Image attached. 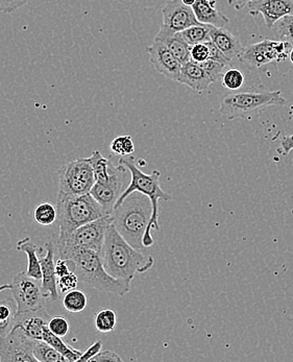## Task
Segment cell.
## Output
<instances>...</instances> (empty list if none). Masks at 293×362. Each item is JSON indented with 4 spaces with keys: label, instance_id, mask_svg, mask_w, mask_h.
I'll use <instances>...</instances> for the list:
<instances>
[{
    "label": "cell",
    "instance_id": "6da1fadb",
    "mask_svg": "<svg viewBox=\"0 0 293 362\" xmlns=\"http://www.w3.org/2000/svg\"><path fill=\"white\" fill-rule=\"evenodd\" d=\"M100 258L104 269L114 278L132 282L137 274L150 271L155 264L152 256L133 247L118 233L113 223L109 226L104 237Z\"/></svg>",
    "mask_w": 293,
    "mask_h": 362
},
{
    "label": "cell",
    "instance_id": "7a4b0ae2",
    "mask_svg": "<svg viewBox=\"0 0 293 362\" xmlns=\"http://www.w3.org/2000/svg\"><path fill=\"white\" fill-rule=\"evenodd\" d=\"M66 259L71 271L80 281L87 283L100 293L124 297L131 291L130 281L114 278L104 269L100 253L86 249H71L60 253Z\"/></svg>",
    "mask_w": 293,
    "mask_h": 362
},
{
    "label": "cell",
    "instance_id": "3957f363",
    "mask_svg": "<svg viewBox=\"0 0 293 362\" xmlns=\"http://www.w3.org/2000/svg\"><path fill=\"white\" fill-rule=\"evenodd\" d=\"M153 205L150 197L143 193L135 192L114 208L112 223L118 233L121 235L133 247L143 252V237L152 219Z\"/></svg>",
    "mask_w": 293,
    "mask_h": 362
},
{
    "label": "cell",
    "instance_id": "277c9868",
    "mask_svg": "<svg viewBox=\"0 0 293 362\" xmlns=\"http://www.w3.org/2000/svg\"><path fill=\"white\" fill-rule=\"evenodd\" d=\"M119 164L126 166L130 171L131 181L128 183V187L126 188L121 197L118 199L116 203L115 208L124 202L126 197H128L131 193L138 192L143 193L146 197H150V202L153 205V214L152 219H150V225H148V230L143 237V245L145 247H152L155 243L154 238H153V230L159 231V202H169L172 201V195L168 194L164 192L161 188L160 184V179H161V173L159 170H153L152 173H143L140 170L138 166L137 160L132 155L122 157L119 160Z\"/></svg>",
    "mask_w": 293,
    "mask_h": 362
},
{
    "label": "cell",
    "instance_id": "5b68a950",
    "mask_svg": "<svg viewBox=\"0 0 293 362\" xmlns=\"http://www.w3.org/2000/svg\"><path fill=\"white\" fill-rule=\"evenodd\" d=\"M58 237L76 231L78 228L109 215L92 197L91 193L83 195H65L58 193Z\"/></svg>",
    "mask_w": 293,
    "mask_h": 362
},
{
    "label": "cell",
    "instance_id": "8992f818",
    "mask_svg": "<svg viewBox=\"0 0 293 362\" xmlns=\"http://www.w3.org/2000/svg\"><path fill=\"white\" fill-rule=\"evenodd\" d=\"M281 91H249L229 93L220 104V112L229 120L249 119L268 107L285 106Z\"/></svg>",
    "mask_w": 293,
    "mask_h": 362
},
{
    "label": "cell",
    "instance_id": "52a82bcc",
    "mask_svg": "<svg viewBox=\"0 0 293 362\" xmlns=\"http://www.w3.org/2000/svg\"><path fill=\"white\" fill-rule=\"evenodd\" d=\"M112 216L106 215L96 221L78 228L66 236L56 237V245L59 254L71 249H86L100 254Z\"/></svg>",
    "mask_w": 293,
    "mask_h": 362
},
{
    "label": "cell",
    "instance_id": "ba28073f",
    "mask_svg": "<svg viewBox=\"0 0 293 362\" xmlns=\"http://www.w3.org/2000/svg\"><path fill=\"white\" fill-rule=\"evenodd\" d=\"M59 192L65 195L90 193L95 175L89 158H80L63 165L58 170Z\"/></svg>",
    "mask_w": 293,
    "mask_h": 362
},
{
    "label": "cell",
    "instance_id": "9c48e42d",
    "mask_svg": "<svg viewBox=\"0 0 293 362\" xmlns=\"http://www.w3.org/2000/svg\"><path fill=\"white\" fill-rule=\"evenodd\" d=\"M292 47V44L289 41L265 39L246 47L239 61L251 67L257 68L273 63L283 62L289 58V52Z\"/></svg>",
    "mask_w": 293,
    "mask_h": 362
},
{
    "label": "cell",
    "instance_id": "30bf717a",
    "mask_svg": "<svg viewBox=\"0 0 293 362\" xmlns=\"http://www.w3.org/2000/svg\"><path fill=\"white\" fill-rule=\"evenodd\" d=\"M11 291L18 313L40 308L44 304L41 281L30 277L26 272H19L14 276L11 283Z\"/></svg>",
    "mask_w": 293,
    "mask_h": 362
},
{
    "label": "cell",
    "instance_id": "8fae6325",
    "mask_svg": "<svg viewBox=\"0 0 293 362\" xmlns=\"http://www.w3.org/2000/svg\"><path fill=\"white\" fill-rule=\"evenodd\" d=\"M128 173V168L119 164L117 168H114L112 175L108 181L104 183L95 182L92 187V197L104 208L107 214H112L116 203L126 190V177Z\"/></svg>",
    "mask_w": 293,
    "mask_h": 362
},
{
    "label": "cell",
    "instance_id": "7c38bea8",
    "mask_svg": "<svg viewBox=\"0 0 293 362\" xmlns=\"http://www.w3.org/2000/svg\"><path fill=\"white\" fill-rule=\"evenodd\" d=\"M34 339L21 329L14 328L6 337H0V361L38 362L32 352Z\"/></svg>",
    "mask_w": 293,
    "mask_h": 362
},
{
    "label": "cell",
    "instance_id": "4fadbf2b",
    "mask_svg": "<svg viewBox=\"0 0 293 362\" xmlns=\"http://www.w3.org/2000/svg\"><path fill=\"white\" fill-rule=\"evenodd\" d=\"M162 25L174 32H183L190 26L202 24L196 19L192 6H186L181 0H169L166 2L162 8Z\"/></svg>",
    "mask_w": 293,
    "mask_h": 362
},
{
    "label": "cell",
    "instance_id": "5bb4252c",
    "mask_svg": "<svg viewBox=\"0 0 293 362\" xmlns=\"http://www.w3.org/2000/svg\"><path fill=\"white\" fill-rule=\"evenodd\" d=\"M249 14L261 15L268 28L287 15L293 14V0H251L248 4Z\"/></svg>",
    "mask_w": 293,
    "mask_h": 362
},
{
    "label": "cell",
    "instance_id": "9a60e30c",
    "mask_svg": "<svg viewBox=\"0 0 293 362\" xmlns=\"http://www.w3.org/2000/svg\"><path fill=\"white\" fill-rule=\"evenodd\" d=\"M146 52L150 54V63L159 74L174 82H178L181 63L163 43L154 40V42L146 47Z\"/></svg>",
    "mask_w": 293,
    "mask_h": 362
},
{
    "label": "cell",
    "instance_id": "2e32d148",
    "mask_svg": "<svg viewBox=\"0 0 293 362\" xmlns=\"http://www.w3.org/2000/svg\"><path fill=\"white\" fill-rule=\"evenodd\" d=\"M50 319L52 317L48 315L44 306L32 310L17 313L14 328L21 329L30 339L43 341V335Z\"/></svg>",
    "mask_w": 293,
    "mask_h": 362
},
{
    "label": "cell",
    "instance_id": "e0dca14e",
    "mask_svg": "<svg viewBox=\"0 0 293 362\" xmlns=\"http://www.w3.org/2000/svg\"><path fill=\"white\" fill-rule=\"evenodd\" d=\"M46 253L44 256H40L41 269H42V280H41V288H42L43 297L50 300H58V277L56 274V260H54V247L56 240L50 239L45 243Z\"/></svg>",
    "mask_w": 293,
    "mask_h": 362
},
{
    "label": "cell",
    "instance_id": "ac0fdd59",
    "mask_svg": "<svg viewBox=\"0 0 293 362\" xmlns=\"http://www.w3.org/2000/svg\"><path fill=\"white\" fill-rule=\"evenodd\" d=\"M214 82L215 81L210 76L209 72L205 70L202 63H196L190 60L181 65L178 83L191 88L193 91L202 93Z\"/></svg>",
    "mask_w": 293,
    "mask_h": 362
},
{
    "label": "cell",
    "instance_id": "d6986e66",
    "mask_svg": "<svg viewBox=\"0 0 293 362\" xmlns=\"http://www.w3.org/2000/svg\"><path fill=\"white\" fill-rule=\"evenodd\" d=\"M210 38L232 63L233 61L239 60L246 49L239 39L225 28H216V26L211 25Z\"/></svg>",
    "mask_w": 293,
    "mask_h": 362
},
{
    "label": "cell",
    "instance_id": "ffe728a7",
    "mask_svg": "<svg viewBox=\"0 0 293 362\" xmlns=\"http://www.w3.org/2000/svg\"><path fill=\"white\" fill-rule=\"evenodd\" d=\"M155 40L163 43L180 61L181 65L191 60V46L186 42L181 32H174L166 26L161 25Z\"/></svg>",
    "mask_w": 293,
    "mask_h": 362
},
{
    "label": "cell",
    "instance_id": "44dd1931",
    "mask_svg": "<svg viewBox=\"0 0 293 362\" xmlns=\"http://www.w3.org/2000/svg\"><path fill=\"white\" fill-rule=\"evenodd\" d=\"M192 8L200 23L216 28H226L229 23L226 15L216 8V0H196Z\"/></svg>",
    "mask_w": 293,
    "mask_h": 362
},
{
    "label": "cell",
    "instance_id": "7402d4cb",
    "mask_svg": "<svg viewBox=\"0 0 293 362\" xmlns=\"http://www.w3.org/2000/svg\"><path fill=\"white\" fill-rule=\"evenodd\" d=\"M16 249L19 252H23L28 256V269L26 274L30 277L37 279V280H42V269H41L40 257L38 254L40 249L37 247L35 243H32L30 237L21 239L17 243Z\"/></svg>",
    "mask_w": 293,
    "mask_h": 362
},
{
    "label": "cell",
    "instance_id": "603a6c76",
    "mask_svg": "<svg viewBox=\"0 0 293 362\" xmlns=\"http://www.w3.org/2000/svg\"><path fill=\"white\" fill-rule=\"evenodd\" d=\"M17 313L18 308L14 298L0 300V337H6L13 330Z\"/></svg>",
    "mask_w": 293,
    "mask_h": 362
},
{
    "label": "cell",
    "instance_id": "cb8c5ba5",
    "mask_svg": "<svg viewBox=\"0 0 293 362\" xmlns=\"http://www.w3.org/2000/svg\"><path fill=\"white\" fill-rule=\"evenodd\" d=\"M43 341L49 344L50 346H54L59 353H61V354L67 359V361H80V356H82V351L72 348L71 346H69V344L63 341V337H56V334H54V333L48 329V327L45 329L44 335H43Z\"/></svg>",
    "mask_w": 293,
    "mask_h": 362
},
{
    "label": "cell",
    "instance_id": "d4e9b609",
    "mask_svg": "<svg viewBox=\"0 0 293 362\" xmlns=\"http://www.w3.org/2000/svg\"><path fill=\"white\" fill-rule=\"evenodd\" d=\"M89 160H90L92 168H93L95 182L104 183V182L108 181L112 175L114 168H115L112 162L106 159L100 151H94L89 157Z\"/></svg>",
    "mask_w": 293,
    "mask_h": 362
},
{
    "label": "cell",
    "instance_id": "484cf974",
    "mask_svg": "<svg viewBox=\"0 0 293 362\" xmlns=\"http://www.w3.org/2000/svg\"><path fill=\"white\" fill-rule=\"evenodd\" d=\"M32 352L38 362H67V359L61 353L44 341L34 339Z\"/></svg>",
    "mask_w": 293,
    "mask_h": 362
},
{
    "label": "cell",
    "instance_id": "4316f807",
    "mask_svg": "<svg viewBox=\"0 0 293 362\" xmlns=\"http://www.w3.org/2000/svg\"><path fill=\"white\" fill-rule=\"evenodd\" d=\"M87 304L88 298L86 293L76 288L68 291L63 298V306L70 313H82L86 309Z\"/></svg>",
    "mask_w": 293,
    "mask_h": 362
},
{
    "label": "cell",
    "instance_id": "83f0119b",
    "mask_svg": "<svg viewBox=\"0 0 293 362\" xmlns=\"http://www.w3.org/2000/svg\"><path fill=\"white\" fill-rule=\"evenodd\" d=\"M34 219L40 226H52L58 219V209L49 202H42L34 210Z\"/></svg>",
    "mask_w": 293,
    "mask_h": 362
},
{
    "label": "cell",
    "instance_id": "f1b7e54d",
    "mask_svg": "<svg viewBox=\"0 0 293 362\" xmlns=\"http://www.w3.org/2000/svg\"><path fill=\"white\" fill-rule=\"evenodd\" d=\"M210 28H211V25H208V24H198V25L190 26V28H186L185 30L181 32V34L183 38L185 39L186 42L189 44L190 46H193L196 44L211 40V38H210Z\"/></svg>",
    "mask_w": 293,
    "mask_h": 362
},
{
    "label": "cell",
    "instance_id": "f546056e",
    "mask_svg": "<svg viewBox=\"0 0 293 362\" xmlns=\"http://www.w3.org/2000/svg\"><path fill=\"white\" fill-rule=\"evenodd\" d=\"M117 324V315L112 309L104 308L97 311L95 315V327L98 332H112Z\"/></svg>",
    "mask_w": 293,
    "mask_h": 362
},
{
    "label": "cell",
    "instance_id": "4dcf8cb0",
    "mask_svg": "<svg viewBox=\"0 0 293 362\" xmlns=\"http://www.w3.org/2000/svg\"><path fill=\"white\" fill-rule=\"evenodd\" d=\"M110 148L113 151L114 155L126 157V156H131L132 153H134V141H133L131 136H117L111 142Z\"/></svg>",
    "mask_w": 293,
    "mask_h": 362
},
{
    "label": "cell",
    "instance_id": "1f68e13d",
    "mask_svg": "<svg viewBox=\"0 0 293 362\" xmlns=\"http://www.w3.org/2000/svg\"><path fill=\"white\" fill-rule=\"evenodd\" d=\"M222 83L226 89L235 91L244 86V74L239 68H229L222 74Z\"/></svg>",
    "mask_w": 293,
    "mask_h": 362
},
{
    "label": "cell",
    "instance_id": "d6a6232c",
    "mask_svg": "<svg viewBox=\"0 0 293 362\" xmlns=\"http://www.w3.org/2000/svg\"><path fill=\"white\" fill-rule=\"evenodd\" d=\"M275 35L280 38L287 39L289 42L293 43V14L277 21L273 26Z\"/></svg>",
    "mask_w": 293,
    "mask_h": 362
},
{
    "label": "cell",
    "instance_id": "836d02e7",
    "mask_svg": "<svg viewBox=\"0 0 293 362\" xmlns=\"http://www.w3.org/2000/svg\"><path fill=\"white\" fill-rule=\"evenodd\" d=\"M48 329L56 337H65L69 333V320L62 315L52 317L48 322Z\"/></svg>",
    "mask_w": 293,
    "mask_h": 362
},
{
    "label": "cell",
    "instance_id": "e575fe53",
    "mask_svg": "<svg viewBox=\"0 0 293 362\" xmlns=\"http://www.w3.org/2000/svg\"><path fill=\"white\" fill-rule=\"evenodd\" d=\"M78 281H80V279H78L73 271H71L67 275L58 278V287L60 288L61 293L65 295L68 291L76 289L78 287Z\"/></svg>",
    "mask_w": 293,
    "mask_h": 362
},
{
    "label": "cell",
    "instance_id": "d590c367",
    "mask_svg": "<svg viewBox=\"0 0 293 362\" xmlns=\"http://www.w3.org/2000/svg\"><path fill=\"white\" fill-rule=\"evenodd\" d=\"M210 52L205 42L196 44L191 46V60L196 63H203L209 61Z\"/></svg>",
    "mask_w": 293,
    "mask_h": 362
},
{
    "label": "cell",
    "instance_id": "8d00e7d4",
    "mask_svg": "<svg viewBox=\"0 0 293 362\" xmlns=\"http://www.w3.org/2000/svg\"><path fill=\"white\" fill-rule=\"evenodd\" d=\"M205 44H207L208 47H209V60L215 61V62L222 63V64H225L226 66H229L232 64L231 61H229V59H227V57L225 56V54H222V52H220V48H218L217 46L215 45V44L212 42V40L207 41Z\"/></svg>",
    "mask_w": 293,
    "mask_h": 362
},
{
    "label": "cell",
    "instance_id": "74e56055",
    "mask_svg": "<svg viewBox=\"0 0 293 362\" xmlns=\"http://www.w3.org/2000/svg\"><path fill=\"white\" fill-rule=\"evenodd\" d=\"M28 2V0H0V13L11 14L25 6Z\"/></svg>",
    "mask_w": 293,
    "mask_h": 362
},
{
    "label": "cell",
    "instance_id": "f35d334b",
    "mask_svg": "<svg viewBox=\"0 0 293 362\" xmlns=\"http://www.w3.org/2000/svg\"><path fill=\"white\" fill-rule=\"evenodd\" d=\"M102 341L94 342V344H92L91 346L85 351V352H83L82 356H80V361H91V359L93 358V357H95L96 355L102 351Z\"/></svg>",
    "mask_w": 293,
    "mask_h": 362
},
{
    "label": "cell",
    "instance_id": "ab89813d",
    "mask_svg": "<svg viewBox=\"0 0 293 362\" xmlns=\"http://www.w3.org/2000/svg\"><path fill=\"white\" fill-rule=\"evenodd\" d=\"M91 361H122L121 357L117 353L112 352V351H100L95 357L91 359Z\"/></svg>",
    "mask_w": 293,
    "mask_h": 362
},
{
    "label": "cell",
    "instance_id": "60d3db41",
    "mask_svg": "<svg viewBox=\"0 0 293 362\" xmlns=\"http://www.w3.org/2000/svg\"><path fill=\"white\" fill-rule=\"evenodd\" d=\"M71 272L69 264H68L66 259L60 258L56 260V277L61 278L63 276L67 275Z\"/></svg>",
    "mask_w": 293,
    "mask_h": 362
},
{
    "label": "cell",
    "instance_id": "b9f144b4",
    "mask_svg": "<svg viewBox=\"0 0 293 362\" xmlns=\"http://www.w3.org/2000/svg\"><path fill=\"white\" fill-rule=\"evenodd\" d=\"M281 146L283 149V155H289L290 151L293 149V135L285 136L281 140Z\"/></svg>",
    "mask_w": 293,
    "mask_h": 362
},
{
    "label": "cell",
    "instance_id": "7bdbcfd3",
    "mask_svg": "<svg viewBox=\"0 0 293 362\" xmlns=\"http://www.w3.org/2000/svg\"><path fill=\"white\" fill-rule=\"evenodd\" d=\"M251 1V0H227L229 6H233L236 11H241L242 8L248 6V4Z\"/></svg>",
    "mask_w": 293,
    "mask_h": 362
},
{
    "label": "cell",
    "instance_id": "ee69618b",
    "mask_svg": "<svg viewBox=\"0 0 293 362\" xmlns=\"http://www.w3.org/2000/svg\"><path fill=\"white\" fill-rule=\"evenodd\" d=\"M184 4L186 6H192L194 4H196V0H181Z\"/></svg>",
    "mask_w": 293,
    "mask_h": 362
},
{
    "label": "cell",
    "instance_id": "f6af8a7d",
    "mask_svg": "<svg viewBox=\"0 0 293 362\" xmlns=\"http://www.w3.org/2000/svg\"><path fill=\"white\" fill-rule=\"evenodd\" d=\"M8 289H11V284L0 285V293H2V291H8Z\"/></svg>",
    "mask_w": 293,
    "mask_h": 362
},
{
    "label": "cell",
    "instance_id": "bcb514c9",
    "mask_svg": "<svg viewBox=\"0 0 293 362\" xmlns=\"http://www.w3.org/2000/svg\"><path fill=\"white\" fill-rule=\"evenodd\" d=\"M289 60H290V62H292L293 64V47L292 48V50H290V52H289Z\"/></svg>",
    "mask_w": 293,
    "mask_h": 362
}]
</instances>
